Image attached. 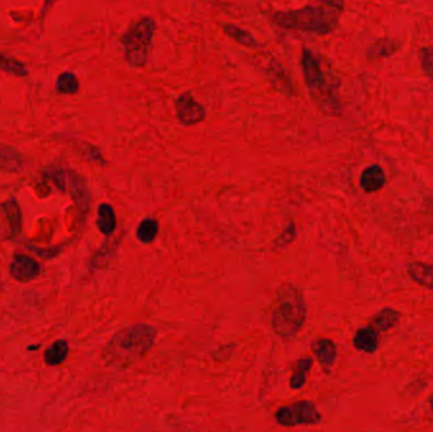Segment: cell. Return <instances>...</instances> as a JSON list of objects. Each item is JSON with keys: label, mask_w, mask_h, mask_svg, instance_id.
<instances>
[{"label": "cell", "mask_w": 433, "mask_h": 432, "mask_svg": "<svg viewBox=\"0 0 433 432\" xmlns=\"http://www.w3.org/2000/svg\"><path fill=\"white\" fill-rule=\"evenodd\" d=\"M312 351L326 374L331 373L337 357V346L329 339H317L312 342Z\"/></svg>", "instance_id": "cell-10"}, {"label": "cell", "mask_w": 433, "mask_h": 432, "mask_svg": "<svg viewBox=\"0 0 433 432\" xmlns=\"http://www.w3.org/2000/svg\"><path fill=\"white\" fill-rule=\"evenodd\" d=\"M400 317L402 314L399 311L391 307H385L372 317L370 326L377 332H386L398 323Z\"/></svg>", "instance_id": "cell-14"}, {"label": "cell", "mask_w": 433, "mask_h": 432, "mask_svg": "<svg viewBox=\"0 0 433 432\" xmlns=\"http://www.w3.org/2000/svg\"><path fill=\"white\" fill-rule=\"evenodd\" d=\"M313 367L312 357H301L294 367L293 374L290 376V388L301 389L307 382V376Z\"/></svg>", "instance_id": "cell-17"}, {"label": "cell", "mask_w": 433, "mask_h": 432, "mask_svg": "<svg viewBox=\"0 0 433 432\" xmlns=\"http://www.w3.org/2000/svg\"><path fill=\"white\" fill-rule=\"evenodd\" d=\"M419 60L427 77L433 82V47H423L419 51Z\"/></svg>", "instance_id": "cell-24"}, {"label": "cell", "mask_w": 433, "mask_h": 432, "mask_svg": "<svg viewBox=\"0 0 433 432\" xmlns=\"http://www.w3.org/2000/svg\"><path fill=\"white\" fill-rule=\"evenodd\" d=\"M0 70L13 74L15 77H26L29 74V71L23 63L1 52H0Z\"/></svg>", "instance_id": "cell-22"}, {"label": "cell", "mask_w": 433, "mask_h": 432, "mask_svg": "<svg viewBox=\"0 0 433 432\" xmlns=\"http://www.w3.org/2000/svg\"><path fill=\"white\" fill-rule=\"evenodd\" d=\"M294 238H295V224L290 223L287 229L283 231V233L274 241V246L275 249H283L290 244Z\"/></svg>", "instance_id": "cell-25"}, {"label": "cell", "mask_w": 433, "mask_h": 432, "mask_svg": "<svg viewBox=\"0 0 433 432\" xmlns=\"http://www.w3.org/2000/svg\"><path fill=\"white\" fill-rule=\"evenodd\" d=\"M98 224L99 230L102 231V233H104L107 236L112 235L116 227H117V218L116 213L113 210L112 207L109 204H102L98 209Z\"/></svg>", "instance_id": "cell-20"}, {"label": "cell", "mask_w": 433, "mask_h": 432, "mask_svg": "<svg viewBox=\"0 0 433 432\" xmlns=\"http://www.w3.org/2000/svg\"><path fill=\"white\" fill-rule=\"evenodd\" d=\"M354 346L359 351L366 354H374L379 348V334L377 331L369 326L359 328L354 336Z\"/></svg>", "instance_id": "cell-13"}, {"label": "cell", "mask_w": 433, "mask_h": 432, "mask_svg": "<svg viewBox=\"0 0 433 432\" xmlns=\"http://www.w3.org/2000/svg\"><path fill=\"white\" fill-rule=\"evenodd\" d=\"M301 69L308 91L320 111L332 117L341 116V105L336 94V86L322 68L318 57L310 49H303Z\"/></svg>", "instance_id": "cell-4"}, {"label": "cell", "mask_w": 433, "mask_h": 432, "mask_svg": "<svg viewBox=\"0 0 433 432\" xmlns=\"http://www.w3.org/2000/svg\"><path fill=\"white\" fill-rule=\"evenodd\" d=\"M307 318V304L299 288L284 284L276 292L271 326L281 337H293L301 331Z\"/></svg>", "instance_id": "cell-3"}, {"label": "cell", "mask_w": 433, "mask_h": 432, "mask_svg": "<svg viewBox=\"0 0 433 432\" xmlns=\"http://www.w3.org/2000/svg\"><path fill=\"white\" fill-rule=\"evenodd\" d=\"M400 42L393 38H380L375 43H372L370 49L368 51V57L370 60H377V59H383V57H389L394 55L399 49H400Z\"/></svg>", "instance_id": "cell-16"}, {"label": "cell", "mask_w": 433, "mask_h": 432, "mask_svg": "<svg viewBox=\"0 0 433 432\" xmlns=\"http://www.w3.org/2000/svg\"><path fill=\"white\" fill-rule=\"evenodd\" d=\"M407 272L417 284L433 291V265L413 261L407 266Z\"/></svg>", "instance_id": "cell-15"}, {"label": "cell", "mask_w": 433, "mask_h": 432, "mask_svg": "<svg viewBox=\"0 0 433 432\" xmlns=\"http://www.w3.org/2000/svg\"><path fill=\"white\" fill-rule=\"evenodd\" d=\"M343 10L341 1H322L318 6H306L289 12H278L273 20L279 27L329 35L335 31Z\"/></svg>", "instance_id": "cell-2"}, {"label": "cell", "mask_w": 433, "mask_h": 432, "mask_svg": "<svg viewBox=\"0 0 433 432\" xmlns=\"http://www.w3.org/2000/svg\"><path fill=\"white\" fill-rule=\"evenodd\" d=\"M159 233V222L154 218H146L137 227V238L143 244H151Z\"/></svg>", "instance_id": "cell-21"}, {"label": "cell", "mask_w": 433, "mask_h": 432, "mask_svg": "<svg viewBox=\"0 0 433 432\" xmlns=\"http://www.w3.org/2000/svg\"><path fill=\"white\" fill-rule=\"evenodd\" d=\"M155 29L154 20L143 18L122 37L125 59L131 68H143L146 65Z\"/></svg>", "instance_id": "cell-5"}, {"label": "cell", "mask_w": 433, "mask_h": 432, "mask_svg": "<svg viewBox=\"0 0 433 432\" xmlns=\"http://www.w3.org/2000/svg\"><path fill=\"white\" fill-rule=\"evenodd\" d=\"M40 272L41 268L38 263L26 255H17L10 264L12 277L21 283H29L35 280L40 275Z\"/></svg>", "instance_id": "cell-9"}, {"label": "cell", "mask_w": 433, "mask_h": 432, "mask_svg": "<svg viewBox=\"0 0 433 432\" xmlns=\"http://www.w3.org/2000/svg\"><path fill=\"white\" fill-rule=\"evenodd\" d=\"M266 75L269 77L270 83L273 84L275 89L284 93L285 95H293V85L288 79L284 69L280 66L279 63L271 60L265 68Z\"/></svg>", "instance_id": "cell-12"}, {"label": "cell", "mask_w": 433, "mask_h": 432, "mask_svg": "<svg viewBox=\"0 0 433 432\" xmlns=\"http://www.w3.org/2000/svg\"><path fill=\"white\" fill-rule=\"evenodd\" d=\"M157 337L156 328L139 323L122 328L112 336L103 348L105 365L114 369H127L140 362L154 348Z\"/></svg>", "instance_id": "cell-1"}, {"label": "cell", "mask_w": 433, "mask_h": 432, "mask_svg": "<svg viewBox=\"0 0 433 432\" xmlns=\"http://www.w3.org/2000/svg\"><path fill=\"white\" fill-rule=\"evenodd\" d=\"M21 209L15 199L0 204V240H9L21 233Z\"/></svg>", "instance_id": "cell-7"}, {"label": "cell", "mask_w": 433, "mask_h": 432, "mask_svg": "<svg viewBox=\"0 0 433 432\" xmlns=\"http://www.w3.org/2000/svg\"><path fill=\"white\" fill-rule=\"evenodd\" d=\"M222 27H223L224 33L239 45L245 46L247 49H258L259 47L260 43L258 40L250 32H246L245 29L237 27V26H233V24H223Z\"/></svg>", "instance_id": "cell-19"}, {"label": "cell", "mask_w": 433, "mask_h": 432, "mask_svg": "<svg viewBox=\"0 0 433 432\" xmlns=\"http://www.w3.org/2000/svg\"><path fill=\"white\" fill-rule=\"evenodd\" d=\"M175 109L178 119L184 125H196L205 118V109L196 102L190 91L182 93L175 100Z\"/></svg>", "instance_id": "cell-8"}, {"label": "cell", "mask_w": 433, "mask_h": 432, "mask_svg": "<svg viewBox=\"0 0 433 432\" xmlns=\"http://www.w3.org/2000/svg\"><path fill=\"white\" fill-rule=\"evenodd\" d=\"M360 185L366 193H375L385 185L384 170L380 165L366 167L360 176Z\"/></svg>", "instance_id": "cell-11"}, {"label": "cell", "mask_w": 433, "mask_h": 432, "mask_svg": "<svg viewBox=\"0 0 433 432\" xmlns=\"http://www.w3.org/2000/svg\"><path fill=\"white\" fill-rule=\"evenodd\" d=\"M275 419L280 426L293 427L298 425H317L322 421V415L310 401H299L280 407L275 413Z\"/></svg>", "instance_id": "cell-6"}, {"label": "cell", "mask_w": 433, "mask_h": 432, "mask_svg": "<svg viewBox=\"0 0 433 432\" xmlns=\"http://www.w3.org/2000/svg\"><path fill=\"white\" fill-rule=\"evenodd\" d=\"M69 355V344L65 340H57L45 353V362L49 367L63 364Z\"/></svg>", "instance_id": "cell-18"}, {"label": "cell", "mask_w": 433, "mask_h": 432, "mask_svg": "<svg viewBox=\"0 0 433 432\" xmlns=\"http://www.w3.org/2000/svg\"><path fill=\"white\" fill-rule=\"evenodd\" d=\"M430 407H431V411L433 412V394L430 397Z\"/></svg>", "instance_id": "cell-26"}, {"label": "cell", "mask_w": 433, "mask_h": 432, "mask_svg": "<svg viewBox=\"0 0 433 432\" xmlns=\"http://www.w3.org/2000/svg\"><path fill=\"white\" fill-rule=\"evenodd\" d=\"M56 91L61 94H75L79 91V82L72 72H63L57 77Z\"/></svg>", "instance_id": "cell-23"}]
</instances>
